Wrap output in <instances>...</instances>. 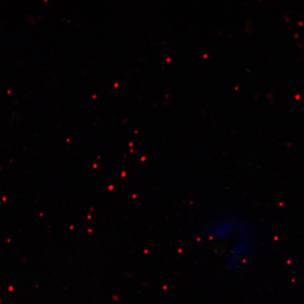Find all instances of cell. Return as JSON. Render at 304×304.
<instances>
[{"mask_svg":"<svg viewBox=\"0 0 304 304\" xmlns=\"http://www.w3.org/2000/svg\"><path fill=\"white\" fill-rule=\"evenodd\" d=\"M208 236L216 242L226 245V264L232 269H241L249 263L254 242L246 224L232 216H221L208 228Z\"/></svg>","mask_w":304,"mask_h":304,"instance_id":"6da1fadb","label":"cell"}]
</instances>
